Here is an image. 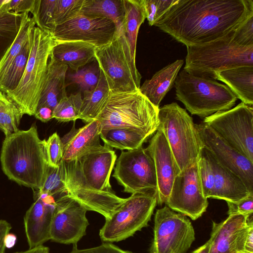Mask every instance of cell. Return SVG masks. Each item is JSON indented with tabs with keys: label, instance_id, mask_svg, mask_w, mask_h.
Returning <instances> with one entry per match:
<instances>
[{
	"label": "cell",
	"instance_id": "cell-1",
	"mask_svg": "<svg viewBox=\"0 0 253 253\" xmlns=\"http://www.w3.org/2000/svg\"><path fill=\"white\" fill-rule=\"evenodd\" d=\"M253 15V0H178L155 24L187 46L226 36Z\"/></svg>",
	"mask_w": 253,
	"mask_h": 253
},
{
	"label": "cell",
	"instance_id": "cell-2",
	"mask_svg": "<svg viewBox=\"0 0 253 253\" xmlns=\"http://www.w3.org/2000/svg\"><path fill=\"white\" fill-rule=\"evenodd\" d=\"M45 140L40 138L35 125L5 136L0 163L3 172L10 180L33 190L41 189L48 166Z\"/></svg>",
	"mask_w": 253,
	"mask_h": 253
},
{
	"label": "cell",
	"instance_id": "cell-3",
	"mask_svg": "<svg viewBox=\"0 0 253 253\" xmlns=\"http://www.w3.org/2000/svg\"><path fill=\"white\" fill-rule=\"evenodd\" d=\"M55 43L50 33L37 26L32 30L30 52L22 78L14 90L5 93L23 115H35Z\"/></svg>",
	"mask_w": 253,
	"mask_h": 253
},
{
	"label": "cell",
	"instance_id": "cell-4",
	"mask_svg": "<svg viewBox=\"0 0 253 253\" xmlns=\"http://www.w3.org/2000/svg\"><path fill=\"white\" fill-rule=\"evenodd\" d=\"M233 32L202 45L187 46L183 69L189 74L214 80L216 73L241 66H253V45L242 46Z\"/></svg>",
	"mask_w": 253,
	"mask_h": 253
},
{
	"label": "cell",
	"instance_id": "cell-5",
	"mask_svg": "<svg viewBox=\"0 0 253 253\" xmlns=\"http://www.w3.org/2000/svg\"><path fill=\"white\" fill-rule=\"evenodd\" d=\"M174 84L176 99L191 115L202 118L231 109L238 99L226 85L209 77L189 74L184 69Z\"/></svg>",
	"mask_w": 253,
	"mask_h": 253
},
{
	"label": "cell",
	"instance_id": "cell-6",
	"mask_svg": "<svg viewBox=\"0 0 253 253\" xmlns=\"http://www.w3.org/2000/svg\"><path fill=\"white\" fill-rule=\"evenodd\" d=\"M159 108L154 106L139 91L111 92L98 117L102 128L126 127L138 130L150 137L159 126Z\"/></svg>",
	"mask_w": 253,
	"mask_h": 253
},
{
	"label": "cell",
	"instance_id": "cell-7",
	"mask_svg": "<svg viewBox=\"0 0 253 253\" xmlns=\"http://www.w3.org/2000/svg\"><path fill=\"white\" fill-rule=\"evenodd\" d=\"M159 126L162 129L179 172L197 163L203 146L192 118L176 102L159 109Z\"/></svg>",
	"mask_w": 253,
	"mask_h": 253
},
{
	"label": "cell",
	"instance_id": "cell-8",
	"mask_svg": "<svg viewBox=\"0 0 253 253\" xmlns=\"http://www.w3.org/2000/svg\"><path fill=\"white\" fill-rule=\"evenodd\" d=\"M95 59L112 92L138 90L141 75L131 56L124 31L108 44L96 49Z\"/></svg>",
	"mask_w": 253,
	"mask_h": 253
},
{
	"label": "cell",
	"instance_id": "cell-9",
	"mask_svg": "<svg viewBox=\"0 0 253 253\" xmlns=\"http://www.w3.org/2000/svg\"><path fill=\"white\" fill-rule=\"evenodd\" d=\"M157 204L154 194H133L115 210L99 231L104 243L118 242L148 225Z\"/></svg>",
	"mask_w": 253,
	"mask_h": 253
},
{
	"label": "cell",
	"instance_id": "cell-10",
	"mask_svg": "<svg viewBox=\"0 0 253 253\" xmlns=\"http://www.w3.org/2000/svg\"><path fill=\"white\" fill-rule=\"evenodd\" d=\"M225 142L253 162V108L242 102L203 121Z\"/></svg>",
	"mask_w": 253,
	"mask_h": 253
},
{
	"label": "cell",
	"instance_id": "cell-11",
	"mask_svg": "<svg viewBox=\"0 0 253 253\" xmlns=\"http://www.w3.org/2000/svg\"><path fill=\"white\" fill-rule=\"evenodd\" d=\"M205 197L237 202L251 193L242 179L221 165L203 145L197 162Z\"/></svg>",
	"mask_w": 253,
	"mask_h": 253
},
{
	"label": "cell",
	"instance_id": "cell-12",
	"mask_svg": "<svg viewBox=\"0 0 253 253\" xmlns=\"http://www.w3.org/2000/svg\"><path fill=\"white\" fill-rule=\"evenodd\" d=\"M195 239L192 223L165 206L156 211L149 253H185Z\"/></svg>",
	"mask_w": 253,
	"mask_h": 253
},
{
	"label": "cell",
	"instance_id": "cell-13",
	"mask_svg": "<svg viewBox=\"0 0 253 253\" xmlns=\"http://www.w3.org/2000/svg\"><path fill=\"white\" fill-rule=\"evenodd\" d=\"M113 176L124 187L125 192L154 194L157 181L154 164L142 146L122 151L117 159Z\"/></svg>",
	"mask_w": 253,
	"mask_h": 253
},
{
	"label": "cell",
	"instance_id": "cell-14",
	"mask_svg": "<svg viewBox=\"0 0 253 253\" xmlns=\"http://www.w3.org/2000/svg\"><path fill=\"white\" fill-rule=\"evenodd\" d=\"M64 184L67 195L87 211L98 212L105 219L126 199L117 196L113 191H100L91 187L84 176L78 160L65 162Z\"/></svg>",
	"mask_w": 253,
	"mask_h": 253
},
{
	"label": "cell",
	"instance_id": "cell-15",
	"mask_svg": "<svg viewBox=\"0 0 253 253\" xmlns=\"http://www.w3.org/2000/svg\"><path fill=\"white\" fill-rule=\"evenodd\" d=\"M116 33L115 25L110 19L86 16L80 11L67 21L56 26L51 34L55 41H81L97 49L110 43Z\"/></svg>",
	"mask_w": 253,
	"mask_h": 253
},
{
	"label": "cell",
	"instance_id": "cell-16",
	"mask_svg": "<svg viewBox=\"0 0 253 253\" xmlns=\"http://www.w3.org/2000/svg\"><path fill=\"white\" fill-rule=\"evenodd\" d=\"M166 205L192 220L206 211L208 201L203 194L197 163L175 177Z\"/></svg>",
	"mask_w": 253,
	"mask_h": 253
},
{
	"label": "cell",
	"instance_id": "cell-17",
	"mask_svg": "<svg viewBox=\"0 0 253 253\" xmlns=\"http://www.w3.org/2000/svg\"><path fill=\"white\" fill-rule=\"evenodd\" d=\"M86 211L67 194L56 199L50 228V240L61 244L77 245L86 234L89 225Z\"/></svg>",
	"mask_w": 253,
	"mask_h": 253
},
{
	"label": "cell",
	"instance_id": "cell-18",
	"mask_svg": "<svg viewBox=\"0 0 253 253\" xmlns=\"http://www.w3.org/2000/svg\"><path fill=\"white\" fill-rule=\"evenodd\" d=\"M200 137L216 160L238 176L253 193V162L229 145L203 122L196 124Z\"/></svg>",
	"mask_w": 253,
	"mask_h": 253
},
{
	"label": "cell",
	"instance_id": "cell-19",
	"mask_svg": "<svg viewBox=\"0 0 253 253\" xmlns=\"http://www.w3.org/2000/svg\"><path fill=\"white\" fill-rule=\"evenodd\" d=\"M145 149L155 166L157 181V204H166L174 180L179 171L162 129L158 128Z\"/></svg>",
	"mask_w": 253,
	"mask_h": 253
},
{
	"label": "cell",
	"instance_id": "cell-20",
	"mask_svg": "<svg viewBox=\"0 0 253 253\" xmlns=\"http://www.w3.org/2000/svg\"><path fill=\"white\" fill-rule=\"evenodd\" d=\"M252 226L253 214L229 215L219 223L213 221L210 253H245V242Z\"/></svg>",
	"mask_w": 253,
	"mask_h": 253
},
{
	"label": "cell",
	"instance_id": "cell-21",
	"mask_svg": "<svg viewBox=\"0 0 253 253\" xmlns=\"http://www.w3.org/2000/svg\"><path fill=\"white\" fill-rule=\"evenodd\" d=\"M34 202L26 211L24 224L29 249L42 245L50 240V228L55 208L51 196L34 195Z\"/></svg>",
	"mask_w": 253,
	"mask_h": 253
},
{
	"label": "cell",
	"instance_id": "cell-22",
	"mask_svg": "<svg viewBox=\"0 0 253 253\" xmlns=\"http://www.w3.org/2000/svg\"><path fill=\"white\" fill-rule=\"evenodd\" d=\"M116 160L115 151L104 144L93 148L78 160L84 176L91 187L111 191L110 177Z\"/></svg>",
	"mask_w": 253,
	"mask_h": 253
},
{
	"label": "cell",
	"instance_id": "cell-23",
	"mask_svg": "<svg viewBox=\"0 0 253 253\" xmlns=\"http://www.w3.org/2000/svg\"><path fill=\"white\" fill-rule=\"evenodd\" d=\"M101 130L100 123L98 120L91 121L79 128H76L74 124L71 130L61 138L62 160L65 162L79 160L100 145Z\"/></svg>",
	"mask_w": 253,
	"mask_h": 253
},
{
	"label": "cell",
	"instance_id": "cell-24",
	"mask_svg": "<svg viewBox=\"0 0 253 253\" xmlns=\"http://www.w3.org/2000/svg\"><path fill=\"white\" fill-rule=\"evenodd\" d=\"M55 42L50 57L75 72L95 59L97 48L90 43L81 41H55Z\"/></svg>",
	"mask_w": 253,
	"mask_h": 253
},
{
	"label": "cell",
	"instance_id": "cell-25",
	"mask_svg": "<svg viewBox=\"0 0 253 253\" xmlns=\"http://www.w3.org/2000/svg\"><path fill=\"white\" fill-rule=\"evenodd\" d=\"M68 68L67 65L50 57L44 85L37 109L47 107L53 110L59 101L67 96L65 79Z\"/></svg>",
	"mask_w": 253,
	"mask_h": 253
},
{
	"label": "cell",
	"instance_id": "cell-26",
	"mask_svg": "<svg viewBox=\"0 0 253 253\" xmlns=\"http://www.w3.org/2000/svg\"><path fill=\"white\" fill-rule=\"evenodd\" d=\"M183 63L179 59L168 64L140 86V92L156 107L159 108L161 101L172 87Z\"/></svg>",
	"mask_w": 253,
	"mask_h": 253
},
{
	"label": "cell",
	"instance_id": "cell-27",
	"mask_svg": "<svg viewBox=\"0 0 253 253\" xmlns=\"http://www.w3.org/2000/svg\"><path fill=\"white\" fill-rule=\"evenodd\" d=\"M214 80L225 83L242 103L253 106V66H241L218 72Z\"/></svg>",
	"mask_w": 253,
	"mask_h": 253
},
{
	"label": "cell",
	"instance_id": "cell-28",
	"mask_svg": "<svg viewBox=\"0 0 253 253\" xmlns=\"http://www.w3.org/2000/svg\"><path fill=\"white\" fill-rule=\"evenodd\" d=\"M83 93L79 119L88 123L97 120L110 95L111 91L102 71L100 70L99 80L95 88Z\"/></svg>",
	"mask_w": 253,
	"mask_h": 253
},
{
	"label": "cell",
	"instance_id": "cell-29",
	"mask_svg": "<svg viewBox=\"0 0 253 253\" xmlns=\"http://www.w3.org/2000/svg\"><path fill=\"white\" fill-rule=\"evenodd\" d=\"M100 137L110 147L131 150L141 147L150 136L137 129L109 127L101 129Z\"/></svg>",
	"mask_w": 253,
	"mask_h": 253
},
{
	"label": "cell",
	"instance_id": "cell-30",
	"mask_svg": "<svg viewBox=\"0 0 253 253\" xmlns=\"http://www.w3.org/2000/svg\"><path fill=\"white\" fill-rule=\"evenodd\" d=\"M80 12L88 16L106 17L114 23L116 33L124 31L123 0H84Z\"/></svg>",
	"mask_w": 253,
	"mask_h": 253
},
{
	"label": "cell",
	"instance_id": "cell-31",
	"mask_svg": "<svg viewBox=\"0 0 253 253\" xmlns=\"http://www.w3.org/2000/svg\"><path fill=\"white\" fill-rule=\"evenodd\" d=\"M125 18L124 32L130 48L131 56L135 61L138 33L146 19L141 0H123Z\"/></svg>",
	"mask_w": 253,
	"mask_h": 253
},
{
	"label": "cell",
	"instance_id": "cell-32",
	"mask_svg": "<svg viewBox=\"0 0 253 253\" xmlns=\"http://www.w3.org/2000/svg\"><path fill=\"white\" fill-rule=\"evenodd\" d=\"M32 31L23 49L11 63L0 81V91L5 94L14 90L22 78L31 50Z\"/></svg>",
	"mask_w": 253,
	"mask_h": 253
},
{
	"label": "cell",
	"instance_id": "cell-33",
	"mask_svg": "<svg viewBox=\"0 0 253 253\" xmlns=\"http://www.w3.org/2000/svg\"><path fill=\"white\" fill-rule=\"evenodd\" d=\"M35 25L33 18L30 16L29 13H23L22 24L19 32L14 42L0 61V81L11 63L23 49Z\"/></svg>",
	"mask_w": 253,
	"mask_h": 253
},
{
	"label": "cell",
	"instance_id": "cell-34",
	"mask_svg": "<svg viewBox=\"0 0 253 253\" xmlns=\"http://www.w3.org/2000/svg\"><path fill=\"white\" fill-rule=\"evenodd\" d=\"M23 14L0 13V61L14 42L21 27Z\"/></svg>",
	"mask_w": 253,
	"mask_h": 253
},
{
	"label": "cell",
	"instance_id": "cell-35",
	"mask_svg": "<svg viewBox=\"0 0 253 253\" xmlns=\"http://www.w3.org/2000/svg\"><path fill=\"white\" fill-rule=\"evenodd\" d=\"M65 162L62 160L56 167L48 166L41 189L34 192L52 197L55 200L66 194L64 184Z\"/></svg>",
	"mask_w": 253,
	"mask_h": 253
},
{
	"label": "cell",
	"instance_id": "cell-36",
	"mask_svg": "<svg viewBox=\"0 0 253 253\" xmlns=\"http://www.w3.org/2000/svg\"><path fill=\"white\" fill-rule=\"evenodd\" d=\"M23 116L17 106L0 91V129L5 136L19 130Z\"/></svg>",
	"mask_w": 253,
	"mask_h": 253
},
{
	"label": "cell",
	"instance_id": "cell-37",
	"mask_svg": "<svg viewBox=\"0 0 253 253\" xmlns=\"http://www.w3.org/2000/svg\"><path fill=\"white\" fill-rule=\"evenodd\" d=\"M82 98L80 91L64 97L53 110V118L61 122L75 121L79 119Z\"/></svg>",
	"mask_w": 253,
	"mask_h": 253
},
{
	"label": "cell",
	"instance_id": "cell-38",
	"mask_svg": "<svg viewBox=\"0 0 253 253\" xmlns=\"http://www.w3.org/2000/svg\"><path fill=\"white\" fill-rule=\"evenodd\" d=\"M56 0H36L32 13L37 27L51 33L55 27L54 12Z\"/></svg>",
	"mask_w": 253,
	"mask_h": 253
},
{
	"label": "cell",
	"instance_id": "cell-39",
	"mask_svg": "<svg viewBox=\"0 0 253 253\" xmlns=\"http://www.w3.org/2000/svg\"><path fill=\"white\" fill-rule=\"evenodd\" d=\"M99 77L100 69L98 65L97 66L96 65L84 67L67 76L70 83L78 84L80 91L83 92L95 88L99 82Z\"/></svg>",
	"mask_w": 253,
	"mask_h": 253
},
{
	"label": "cell",
	"instance_id": "cell-40",
	"mask_svg": "<svg viewBox=\"0 0 253 253\" xmlns=\"http://www.w3.org/2000/svg\"><path fill=\"white\" fill-rule=\"evenodd\" d=\"M178 0H141L146 18L153 26Z\"/></svg>",
	"mask_w": 253,
	"mask_h": 253
},
{
	"label": "cell",
	"instance_id": "cell-41",
	"mask_svg": "<svg viewBox=\"0 0 253 253\" xmlns=\"http://www.w3.org/2000/svg\"><path fill=\"white\" fill-rule=\"evenodd\" d=\"M84 0H56L54 12L55 26L71 19L80 12Z\"/></svg>",
	"mask_w": 253,
	"mask_h": 253
},
{
	"label": "cell",
	"instance_id": "cell-42",
	"mask_svg": "<svg viewBox=\"0 0 253 253\" xmlns=\"http://www.w3.org/2000/svg\"><path fill=\"white\" fill-rule=\"evenodd\" d=\"M45 150L48 165L56 167L63 158V147L61 138L57 132L45 140Z\"/></svg>",
	"mask_w": 253,
	"mask_h": 253
},
{
	"label": "cell",
	"instance_id": "cell-43",
	"mask_svg": "<svg viewBox=\"0 0 253 253\" xmlns=\"http://www.w3.org/2000/svg\"><path fill=\"white\" fill-rule=\"evenodd\" d=\"M233 39L242 46L253 45V15L233 31Z\"/></svg>",
	"mask_w": 253,
	"mask_h": 253
},
{
	"label": "cell",
	"instance_id": "cell-44",
	"mask_svg": "<svg viewBox=\"0 0 253 253\" xmlns=\"http://www.w3.org/2000/svg\"><path fill=\"white\" fill-rule=\"evenodd\" d=\"M228 208V214H242L249 216L253 213V193L237 202H226Z\"/></svg>",
	"mask_w": 253,
	"mask_h": 253
},
{
	"label": "cell",
	"instance_id": "cell-45",
	"mask_svg": "<svg viewBox=\"0 0 253 253\" xmlns=\"http://www.w3.org/2000/svg\"><path fill=\"white\" fill-rule=\"evenodd\" d=\"M69 253H134L130 251L121 249L111 243H103L94 248L79 249L77 245H74L72 251Z\"/></svg>",
	"mask_w": 253,
	"mask_h": 253
},
{
	"label": "cell",
	"instance_id": "cell-46",
	"mask_svg": "<svg viewBox=\"0 0 253 253\" xmlns=\"http://www.w3.org/2000/svg\"><path fill=\"white\" fill-rule=\"evenodd\" d=\"M36 0H9L7 4L8 11L23 14L33 11Z\"/></svg>",
	"mask_w": 253,
	"mask_h": 253
},
{
	"label": "cell",
	"instance_id": "cell-47",
	"mask_svg": "<svg viewBox=\"0 0 253 253\" xmlns=\"http://www.w3.org/2000/svg\"><path fill=\"white\" fill-rule=\"evenodd\" d=\"M53 110L47 107H42L37 109L34 116L41 121L48 122L52 117Z\"/></svg>",
	"mask_w": 253,
	"mask_h": 253
},
{
	"label": "cell",
	"instance_id": "cell-48",
	"mask_svg": "<svg viewBox=\"0 0 253 253\" xmlns=\"http://www.w3.org/2000/svg\"><path fill=\"white\" fill-rule=\"evenodd\" d=\"M11 226L5 220L0 219V253H5V247L3 240L5 235L9 232Z\"/></svg>",
	"mask_w": 253,
	"mask_h": 253
},
{
	"label": "cell",
	"instance_id": "cell-49",
	"mask_svg": "<svg viewBox=\"0 0 253 253\" xmlns=\"http://www.w3.org/2000/svg\"><path fill=\"white\" fill-rule=\"evenodd\" d=\"M245 253H253V226L250 229L245 244Z\"/></svg>",
	"mask_w": 253,
	"mask_h": 253
},
{
	"label": "cell",
	"instance_id": "cell-50",
	"mask_svg": "<svg viewBox=\"0 0 253 253\" xmlns=\"http://www.w3.org/2000/svg\"><path fill=\"white\" fill-rule=\"evenodd\" d=\"M16 235L12 233L8 232L4 238L3 243L5 248L11 249L13 248L17 242Z\"/></svg>",
	"mask_w": 253,
	"mask_h": 253
},
{
	"label": "cell",
	"instance_id": "cell-51",
	"mask_svg": "<svg viewBox=\"0 0 253 253\" xmlns=\"http://www.w3.org/2000/svg\"><path fill=\"white\" fill-rule=\"evenodd\" d=\"M49 248L42 245L34 248L29 249L25 251L17 252L14 253H49Z\"/></svg>",
	"mask_w": 253,
	"mask_h": 253
},
{
	"label": "cell",
	"instance_id": "cell-52",
	"mask_svg": "<svg viewBox=\"0 0 253 253\" xmlns=\"http://www.w3.org/2000/svg\"><path fill=\"white\" fill-rule=\"evenodd\" d=\"M211 241L210 239L205 244L199 247L191 253H210Z\"/></svg>",
	"mask_w": 253,
	"mask_h": 253
}]
</instances>
